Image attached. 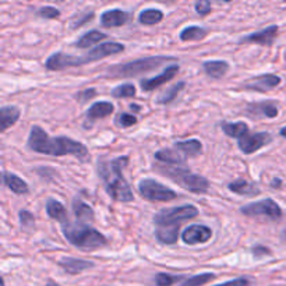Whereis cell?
Segmentation results:
<instances>
[{"mask_svg": "<svg viewBox=\"0 0 286 286\" xmlns=\"http://www.w3.org/2000/svg\"><path fill=\"white\" fill-rule=\"evenodd\" d=\"M27 145L34 152L43 155H73L81 161H85L88 157V149L83 143L64 136L51 137L41 126H32L27 140Z\"/></svg>", "mask_w": 286, "mask_h": 286, "instance_id": "1", "label": "cell"}, {"mask_svg": "<svg viewBox=\"0 0 286 286\" xmlns=\"http://www.w3.org/2000/svg\"><path fill=\"white\" fill-rule=\"evenodd\" d=\"M128 163V157L122 155L113 159L99 158L96 162L98 175L102 179L107 196L119 202H130L134 200V194L130 184L123 176V168Z\"/></svg>", "mask_w": 286, "mask_h": 286, "instance_id": "2", "label": "cell"}, {"mask_svg": "<svg viewBox=\"0 0 286 286\" xmlns=\"http://www.w3.org/2000/svg\"><path fill=\"white\" fill-rule=\"evenodd\" d=\"M197 215H198V208L191 204L159 211L154 216L157 242L161 244H168V246L176 244L179 240L180 223L187 219H193Z\"/></svg>", "mask_w": 286, "mask_h": 286, "instance_id": "3", "label": "cell"}, {"mask_svg": "<svg viewBox=\"0 0 286 286\" xmlns=\"http://www.w3.org/2000/svg\"><path fill=\"white\" fill-rule=\"evenodd\" d=\"M64 237L69 243L81 250H96L107 244L105 234L96 231L95 228L83 223H72L70 221L62 226Z\"/></svg>", "mask_w": 286, "mask_h": 286, "instance_id": "4", "label": "cell"}, {"mask_svg": "<svg viewBox=\"0 0 286 286\" xmlns=\"http://www.w3.org/2000/svg\"><path fill=\"white\" fill-rule=\"evenodd\" d=\"M176 60V57L173 56H151V57H143L137 59L128 63L115 64L112 67L107 69L106 75L109 77H134L140 75L143 73H148L151 70L158 69L159 66Z\"/></svg>", "mask_w": 286, "mask_h": 286, "instance_id": "5", "label": "cell"}, {"mask_svg": "<svg viewBox=\"0 0 286 286\" xmlns=\"http://www.w3.org/2000/svg\"><path fill=\"white\" fill-rule=\"evenodd\" d=\"M157 169L163 176H168L175 183H178L180 187L191 191V193L204 194V193H207L208 189H210V181H208V179H205L204 176L193 173L187 168L166 165V166H157Z\"/></svg>", "mask_w": 286, "mask_h": 286, "instance_id": "6", "label": "cell"}, {"mask_svg": "<svg viewBox=\"0 0 286 286\" xmlns=\"http://www.w3.org/2000/svg\"><path fill=\"white\" fill-rule=\"evenodd\" d=\"M138 193L148 201H170L178 197L176 191L154 179H141L138 183Z\"/></svg>", "mask_w": 286, "mask_h": 286, "instance_id": "7", "label": "cell"}, {"mask_svg": "<svg viewBox=\"0 0 286 286\" xmlns=\"http://www.w3.org/2000/svg\"><path fill=\"white\" fill-rule=\"evenodd\" d=\"M240 212L246 216L253 218H267L271 221H278L282 216V210L272 198H264L261 201L250 202L240 208Z\"/></svg>", "mask_w": 286, "mask_h": 286, "instance_id": "8", "label": "cell"}, {"mask_svg": "<svg viewBox=\"0 0 286 286\" xmlns=\"http://www.w3.org/2000/svg\"><path fill=\"white\" fill-rule=\"evenodd\" d=\"M272 141V136L267 131L261 133H253V134H244L243 137L237 140V145L239 149L246 154V155H251L257 152L258 149H261L265 145H268Z\"/></svg>", "mask_w": 286, "mask_h": 286, "instance_id": "9", "label": "cell"}, {"mask_svg": "<svg viewBox=\"0 0 286 286\" xmlns=\"http://www.w3.org/2000/svg\"><path fill=\"white\" fill-rule=\"evenodd\" d=\"M126 48L123 43L119 42H105L101 43L95 46L94 49H91L87 54H83L81 56V63L83 66L88 63H92V62H96V60H101V59H105L107 56H112V54H116V53L123 52Z\"/></svg>", "mask_w": 286, "mask_h": 286, "instance_id": "10", "label": "cell"}, {"mask_svg": "<svg viewBox=\"0 0 286 286\" xmlns=\"http://www.w3.org/2000/svg\"><path fill=\"white\" fill-rule=\"evenodd\" d=\"M212 237V229L207 225L196 223L187 226L183 233H181V240L189 246H196V244L207 243Z\"/></svg>", "mask_w": 286, "mask_h": 286, "instance_id": "11", "label": "cell"}, {"mask_svg": "<svg viewBox=\"0 0 286 286\" xmlns=\"http://www.w3.org/2000/svg\"><path fill=\"white\" fill-rule=\"evenodd\" d=\"M80 66H83L81 56L66 54L63 52L52 53L45 62V69L51 72H59L67 67H80Z\"/></svg>", "mask_w": 286, "mask_h": 286, "instance_id": "12", "label": "cell"}, {"mask_svg": "<svg viewBox=\"0 0 286 286\" xmlns=\"http://www.w3.org/2000/svg\"><path fill=\"white\" fill-rule=\"evenodd\" d=\"M178 73H179V66H178V64H172V66H168V67H166L161 74L157 75V77L141 80L140 84H141V88H143L144 91H154V89H157L161 85H163L165 83L170 81Z\"/></svg>", "mask_w": 286, "mask_h": 286, "instance_id": "13", "label": "cell"}, {"mask_svg": "<svg viewBox=\"0 0 286 286\" xmlns=\"http://www.w3.org/2000/svg\"><path fill=\"white\" fill-rule=\"evenodd\" d=\"M278 31H279V28H278V25H269V27H267L264 30H261V31H255L251 32L250 35H247V36H244L240 39V42L242 43H258V45H263V46H269V45H272V42L275 41L276 35H278Z\"/></svg>", "mask_w": 286, "mask_h": 286, "instance_id": "14", "label": "cell"}, {"mask_svg": "<svg viewBox=\"0 0 286 286\" xmlns=\"http://www.w3.org/2000/svg\"><path fill=\"white\" fill-rule=\"evenodd\" d=\"M282 78L279 75L275 74H264V75H258L253 78L251 81L246 83L244 84V88L246 89H250V91H269L272 88H275L278 85L281 84Z\"/></svg>", "mask_w": 286, "mask_h": 286, "instance_id": "15", "label": "cell"}, {"mask_svg": "<svg viewBox=\"0 0 286 286\" xmlns=\"http://www.w3.org/2000/svg\"><path fill=\"white\" fill-rule=\"evenodd\" d=\"M101 25L105 28H115V27H122L127 24L130 20V14L127 11L120 10V9H112L106 10L101 14Z\"/></svg>", "mask_w": 286, "mask_h": 286, "instance_id": "16", "label": "cell"}, {"mask_svg": "<svg viewBox=\"0 0 286 286\" xmlns=\"http://www.w3.org/2000/svg\"><path fill=\"white\" fill-rule=\"evenodd\" d=\"M247 113L253 117H269L274 119L278 116V106L274 101H263V102H254L249 104L246 107Z\"/></svg>", "mask_w": 286, "mask_h": 286, "instance_id": "17", "label": "cell"}, {"mask_svg": "<svg viewBox=\"0 0 286 286\" xmlns=\"http://www.w3.org/2000/svg\"><path fill=\"white\" fill-rule=\"evenodd\" d=\"M57 264L63 268L64 271L70 275H77L81 274L89 268H94L95 264L92 261H87V260H81V258H74V257H63L59 260Z\"/></svg>", "mask_w": 286, "mask_h": 286, "instance_id": "18", "label": "cell"}, {"mask_svg": "<svg viewBox=\"0 0 286 286\" xmlns=\"http://www.w3.org/2000/svg\"><path fill=\"white\" fill-rule=\"evenodd\" d=\"M115 110V106L112 102H107V101H99V102H95L92 105L88 107L87 110V123H94L98 119H104V117H107L109 115H112Z\"/></svg>", "mask_w": 286, "mask_h": 286, "instance_id": "19", "label": "cell"}, {"mask_svg": "<svg viewBox=\"0 0 286 286\" xmlns=\"http://www.w3.org/2000/svg\"><path fill=\"white\" fill-rule=\"evenodd\" d=\"M46 214H48L49 218L60 222L62 226L69 222V215H67L66 207L62 202L54 200V198H48V201H46Z\"/></svg>", "mask_w": 286, "mask_h": 286, "instance_id": "20", "label": "cell"}, {"mask_svg": "<svg viewBox=\"0 0 286 286\" xmlns=\"http://www.w3.org/2000/svg\"><path fill=\"white\" fill-rule=\"evenodd\" d=\"M20 115L21 112L17 106L9 105L0 107V131L3 133L13 125H16L17 120L20 119Z\"/></svg>", "mask_w": 286, "mask_h": 286, "instance_id": "21", "label": "cell"}, {"mask_svg": "<svg viewBox=\"0 0 286 286\" xmlns=\"http://www.w3.org/2000/svg\"><path fill=\"white\" fill-rule=\"evenodd\" d=\"M73 212H74L77 222L83 223V225H89L91 222H94V219H95L94 210L88 204L81 201V200H74L73 201Z\"/></svg>", "mask_w": 286, "mask_h": 286, "instance_id": "22", "label": "cell"}, {"mask_svg": "<svg viewBox=\"0 0 286 286\" xmlns=\"http://www.w3.org/2000/svg\"><path fill=\"white\" fill-rule=\"evenodd\" d=\"M3 181L4 184L10 189L14 194L17 196H22V194H28L30 187L25 181L22 180L20 176L11 173V172H4L3 173Z\"/></svg>", "mask_w": 286, "mask_h": 286, "instance_id": "23", "label": "cell"}, {"mask_svg": "<svg viewBox=\"0 0 286 286\" xmlns=\"http://www.w3.org/2000/svg\"><path fill=\"white\" fill-rule=\"evenodd\" d=\"M155 159L166 163V165H172V166H178V165H184L186 163V157H183L181 154H179L178 149H159V151L155 152Z\"/></svg>", "mask_w": 286, "mask_h": 286, "instance_id": "24", "label": "cell"}, {"mask_svg": "<svg viewBox=\"0 0 286 286\" xmlns=\"http://www.w3.org/2000/svg\"><path fill=\"white\" fill-rule=\"evenodd\" d=\"M202 69L208 77H211L214 80H219L229 72V64L223 60H210L202 64Z\"/></svg>", "mask_w": 286, "mask_h": 286, "instance_id": "25", "label": "cell"}, {"mask_svg": "<svg viewBox=\"0 0 286 286\" xmlns=\"http://www.w3.org/2000/svg\"><path fill=\"white\" fill-rule=\"evenodd\" d=\"M175 148L181 151L187 157H198L202 154V144L196 138L186 140V141H176Z\"/></svg>", "mask_w": 286, "mask_h": 286, "instance_id": "26", "label": "cell"}, {"mask_svg": "<svg viewBox=\"0 0 286 286\" xmlns=\"http://www.w3.org/2000/svg\"><path fill=\"white\" fill-rule=\"evenodd\" d=\"M105 38L106 34L101 31H96V30H92V31L85 32L81 38H78L74 42V46L75 48H80V49H87V48H91V46L99 43L101 41H104Z\"/></svg>", "mask_w": 286, "mask_h": 286, "instance_id": "27", "label": "cell"}, {"mask_svg": "<svg viewBox=\"0 0 286 286\" xmlns=\"http://www.w3.org/2000/svg\"><path fill=\"white\" fill-rule=\"evenodd\" d=\"M228 189L236 193V194H239V196H255V194L260 193L258 187L255 184L244 180V179H237V180H233L232 183H229L228 184Z\"/></svg>", "mask_w": 286, "mask_h": 286, "instance_id": "28", "label": "cell"}, {"mask_svg": "<svg viewBox=\"0 0 286 286\" xmlns=\"http://www.w3.org/2000/svg\"><path fill=\"white\" fill-rule=\"evenodd\" d=\"M221 128H222V131L228 137L237 138V140L249 133V126L244 122H236V123L223 122L222 125H221Z\"/></svg>", "mask_w": 286, "mask_h": 286, "instance_id": "29", "label": "cell"}, {"mask_svg": "<svg viewBox=\"0 0 286 286\" xmlns=\"http://www.w3.org/2000/svg\"><path fill=\"white\" fill-rule=\"evenodd\" d=\"M207 36V30H204L201 27H196V25H190V27H186L184 30H181L180 35V41L183 42H190V41H200L202 38Z\"/></svg>", "mask_w": 286, "mask_h": 286, "instance_id": "30", "label": "cell"}, {"mask_svg": "<svg viewBox=\"0 0 286 286\" xmlns=\"http://www.w3.org/2000/svg\"><path fill=\"white\" fill-rule=\"evenodd\" d=\"M163 20V13L158 9H145L140 13L138 21L144 25H154Z\"/></svg>", "mask_w": 286, "mask_h": 286, "instance_id": "31", "label": "cell"}, {"mask_svg": "<svg viewBox=\"0 0 286 286\" xmlns=\"http://www.w3.org/2000/svg\"><path fill=\"white\" fill-rule=\"evenodd\" d=\"M184 85L186 83L184 81H179L178 84L172 85L169 89H166L162 95L158 96V99H157V102L161 104V105H166V104H170L172 101H175L176 99V96L179 95V92H180L181 89L184 88Z\"/></svg>", "mask_w": 286, "mask_h": 286, "instance_id": "32", "label": "cell"}, {"mask_svg": "<svg viewBox=\"0 0 286 286\" xmlns=\"http://www.w3.org/2000/svg\"><path fill=\"white\" fill-rule=\"evenodd\" d=\"M110 94H112L113 98H133V96H136V94H137V89H136L134 84L125 83V84H120L115 87Z\"/></svg>", "mask_w": 286, "mask_h": 286, "instance_id": "33", "label": "cell"}, {"mask_svg": "<svg viewBox=\"0 0 286 286\" xmlns=\"http://www.w3.org/2000/svg\"><path fill=\"white\" fill-rule=\"evenodd\" d=\"M212 279H215V274H212V272H204V274H198V275L187 278V279L179 286H201L205 285V284H208Z\"/></svg>", "mask_w": 286, "mask_h": 286, "instance_id": "34", "label": "cell"}, {"mask_svg": "<svg viewBox=\"0 0 286 286\" xmlns=\"http://www.w3.org/2000/svg\"><path fill=\"white\" fill-rule=\"evenodd\" d=\"M183 279L180 275H172V274H166V272H159L155 275V285L157 286H172L176 282H179Z\"/></svg>", "mask_w": 286, "mask_h": 286, "instance_id": "35", "label": "cell"}, {"mask_svg": "<svg viewBox=\"0 0 286 286\" xmlns=\"http://www.w3.org/2000/svg\"><path fill=\"white\" fill-rule=\"evenodd\" d=\"M116 123L119 127H131V126H134L137 123V117L134 116V115H128V113H120L116 117Z\"/></svg>", "mask_w": 286, "mask_h": 286, "instance_id": "36", "label": "cell"}, {"mask_svg": "<svg viewBox=\"0 0 286 286\" xmlns=\"http://www.w3.org/2000/svg\"><path fill=\"white\" fill-rule=\"evenodd\" d=\"M38 16L46 20H54L60 17V10H57L56 7H52V6H43L38 10Z\"/></svg>", "mask_w": 286, "mask_h": 286, "instance_id": "37", "label": "cell"}, {"mask_svg": "<svg viewBox=\"0 0 286 286\" xmlns=\"http://www.w3.org/2000/svg\"><path fill=\"white\" fill-rule=\"evenodd\" d=\"M211 1H207V0H200V1H197L196 4H194V9L197 11V14L198 16H208L210 13H211Z\"/></svg>", "mask_w": 286, "mask_h": 286, "instance_id": "38", "label": "cell"}, {"mask_svg": "<svg viewBox=\"0 0 286 286\" xmlns=\"http://www.w3.org/2000/svg\"><path fill=\"white\" fill-rule=\"evenodd\" d=\"M18 218H20V223L24 228H30V226H34V222H35V218L32 215L31 212L27 211V210H21L18 212Z\"/></svg>", "mask_w": 286, "mask_h": 286, "instance_id": "39", "label": "cell"}, {"mask_svg": "<svg viewBox=\"0 0 286 286\" xmlns=\"http://www.w3.org/2000/svg\"><path fill=\"white\" fill-rule=\"evenodd\" d=\"M94 17V11H88V13H84V14H80V16H77L73 18V24H72V28L74 30V28H78V27H81V25H84L85 22L88 21V20H91Z\"/></svg>", "mask_w": 286, "mask_h": 286, "instance_id": "40", "label": "cell"}, {"mask_svg": "<svg viewBox=\"0 0 286 286\" xmlns=\"http://www.w3.org/2000/svg\"><path fill=\"white\" fill-rule=\"evenodd\" d=\"M96 95L95 88H85L83 91H80L78 94H75V99L80 101L81 104H84L87 101H89L91 98H94Z\"/></svg>", "mask_w": 286, "mask_h": 286, "instance_id": "41", "label": "cell"}, {"mask_svg": "<svg viewBox=\"0 0 286 286\" xmlns=\"http://www.w3.org/2000/svg\"><path fill=\"white\" fill-rule=\"evenodd\" d=\"M215 286H251V282H250L249 278L242 276V278H236V279H232V281H228L225 284H219V285Z\"/></svg>", "mask_w": 286, "mask_h": 286, "instance_id": "42", "label": "cell"}, {"mask_svg": "<svg viewBox=\"0 0 286 286\" xmlns=\"http://www.w3.org/2000/svg\"><path fill=\"white\" fill-rule=\"evenodd\" d=\"M251 253L254 254V257L257 258H260V257H263V255H267V254H269L271 251L267 249V247H264V246H254L253 249H251Z\"/></svg>", "mask_w": 286, "mask_h": 286, "instance_id": "43", "label": "cell"}, {"mask_svg": "<svg viewBox=\"0 0 286 286\" xmlns=\"http://www.w3.org/2000/svg\"><path fill=\"white\" fill-rule=\"evenodd\" d=\"M281 184H282V180H281V179H274V180L271 181V186H272V187H281Z\"/></svg>", "mask_w": 286, "mask_h": 286, "instance_id": "44", "label": "cell"}, {"mask_svg": "<svg viewBox=\"0 0 286 286\" xmlns=\"http://www.w3.org/2000/svg\"><path fill=\"white\" fill-rule=\"evenodd\" d=\"M279 136H281V137L286 138V126H285V127H282L281 130H279Z\"/></svg>", "mask_w": 286, "mask_h": 286, "instance_id": "45", "label": "cell"}, {"mask_svg": "<svg viewBox=\"0 0 286 286\" xmlns=\"http://www.w3.org/2000/svg\"><path fill=\"white\" fill-rule=\"evenodd\" d=\"M45 286H60V285H57V284H54V282H52V281H49V282H48Z\"/></svg>", "mask_w": 286, "mask_h": 286, "instance_id": "46", "label": "cell"}, {"mask_svg": "<svg viewBox=\"0 0 286 286\" xmlns=\"http://www.w3.org/2000/svg\"><path fill=\"white\" fill-rule=\"evenodd\" d=\"M282 239H284V240H286V231H284V232H282Z\"/></svg>", "mask_w": 286, "mask_h": 286, "instance_id": "47", "label": "cell"}, {"mask_svg": "<svg viewBox=\"0 0 286 286\" xmlns=\"http://www.w3.org/2000/svg\"><path fill=\"white\" fill-rule=\"evenodd\" d=\"M131 109H136V110H138V109H140V106H134V105H131Z\"/></svg>", "mask_w": 286, "mask_h": 286, "instance_id": "48", "label": "cell"}]
</instances>
